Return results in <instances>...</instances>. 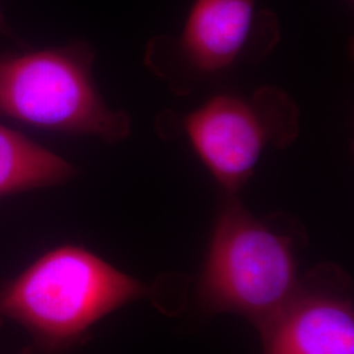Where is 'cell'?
Instances as JSON below:
<instances>
[{
  "mask_svg": "<svg viewBox=\"0 0 354 354\" xmlns=\"http://www.w3.org/2000/svg\"><path fill=\"white\" fill-rule=\"evenodd\" d=\"M147 291L96 253L66 244L0 282V326L10 320L29 335L21 354H67L102 319Z\"/></svg>",
  "mask_w": 354,
  "mask_h": 354,
  "instance_id": "cell-1",
  "label": "cell"
},
{
  "mask_svg": "<svg viewBox=\"0 0 354 354\" xmlns=\"http://www.w3.org/2000/svg\"><path fill=\"white\" fill-rule=\"evenodd\" d=\"M87 45L0 55V115L53 133L125 140L130 118L102 100Z\"/></svg>",
  "mask_w": 354,
  "mask_h": 354,
  "instance_id": "cell-3",
  "label": "cell"
},
{
  "mask_svg": "<svg viewBox=\"0 0 354 354\" xmlns=\"http://www.w3.org/2000/svg\"><path fill=\"white\" fill-rule=\"evenodd\" d=\"M295 241L231 194L215 221L200 279L210 313L247 317L260 329L298 289Z\"/></svg>",
  "mask_w": 354,
  "mask_h": 354,
  "instance_id": "cell-2",
  "label": "cell"
},
{
  "mask_svg": "<svg viewBox=\"0 0 354 354\" xmlns=\"http://www.w3.org/2000/svg\"><path fill=\"white\" fill-rule=\"evenodd\" d=\"M74 175L64 158L0 125V198L59 185Z\"/></svg>",
  "mask_w": 354,
  "mask_h": 354,
  "instance_id": "cell-7",
  "label": "cell"
},
{
  "mask_svg": "<svg viewBox=\"0 0 354 354\" xmlns=\"http://www.w3.org/2000/svg\"><path fill=\"white\" fill-rule=\"evenodd\" d=\"M190 145L216 183L235 194L268 146L285 147L298 134V108L276 88L250 97L219 95L184 120Z\"/></svg>",
  "mask_w": 354,
  "mask_h": 354,
  "instance_id": "cell-4",
  "label": "cell"
},
{
  "mask_svg": "<svg viewBox=\"0 0 354 354\" xmlns=\"http://www.w3.org/2000/svg\"><path fill=\"white\" fill-rule=\"evenodd\" d=\"M0 33H4V35H10V28L6 23V19L3 16V12L0 10Z\"/></svg>",
  "mask_w": 354,
  "mask_h": 354,
  "instance_id": "cell-8",
  "label": "cell"
},
{
  "mask_svg": "<svg viewBox=\"0 0 354 354\" xmlns=\"http://www.w3.org/2000/svg\"><path fill=\"white\" fill-rule=\"evenodd\" d=\"M337 269H319L259 329L264 354H354V310Z\"/></svg>",
  "mask_w": 354,
  "mask_h": 354,
  "instance_id": "cell-5",
  "label": "cell"
},
{
  "mask_svg": "<svg viewBox=\"0 0 354 354\" xmlns=\"http://www.w3.org/2000/svg\"><path fill=\"white\" fill-rule=\"evenodd\" d=\"M274 19L256 0H194L178 38L193 71L214 75L236 64L260 29Z\"/></svg>",
  "mask_w": 354,
  "mask_h": 354,
  "instance_id": "cell-6",
  "label": "cell"
}]
</instances>
